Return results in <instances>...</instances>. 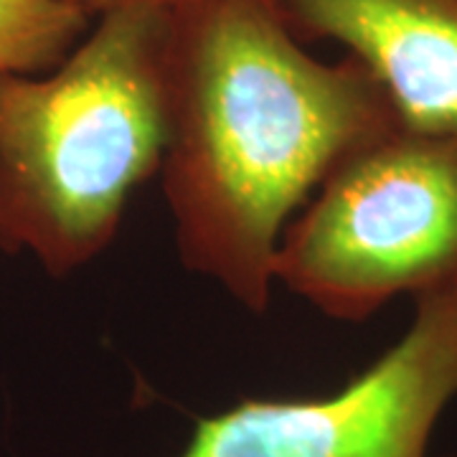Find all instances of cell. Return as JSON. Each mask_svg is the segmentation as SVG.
I'll list each match as a JSON object with an SVG mask.
<instances>
[{
	"label": "cell",
	"mask_w": 457,
	"mask_h": 457,
	"mask_svg": "<svg viewBox=\"0 0 457 457\" xmlns=\"http://www.w3.org/2000/svg\"><path fill=\"white\" fill-rule=\"evenodd\" d=\"M457 399V282L414 297L409 328L341 392L242 399L198 420L179 457H429Z\"/></svg>",
	"instance_id": "cell-4"
},
{
	"label": "cell",
	"mask_w": 457,
	"mask_h": 457,
	"mask_svg": "<svg viewBox=\"0 0 457 457\" xmlns=\"http://www.w3.org/2000/svg\"><path fill=\"white\" fill-rule=\"evenodd\" d=\"M87 29L89 13L69 0H0V77L59 66Z\"/></svg>",
	"instance_id": "cell-6"
},
{
	"label": "cell",
	"mask_w": 457,
	"mask_h": 457,
	"mask_svg": "<svg viewBox=\"0 0 457 457\" xmlns=\"http://www.w3.org/2000/svg\"><path fill=\"white\" fill-rule=\"evenodd\" d=\"M275 282L333 320L457 282V132L399 125L348 155L285 228Z\"/></svg>",
	"instance_id": "cell-3"
},
{
	"label": "cell",
	"mask_w": 457,
	"mask_h": 457,
	"mask_svg": "<svg viewBox=\"0 0 457 457\" xmlns=\"http://www.w3.org/2000/svg\"><path fill=\"white\" fill-rule=\"evenodd\" d=\"M71 5L82 8L84 13H104L110 8H117V5H130V3H158V5H176L180 0H69Z\"/></svg>",
	"instance_id": "cell-7"
},
{
	"label": "cell",
	"mask_w": 457,
	"mask_h": 457,
	"mask_svg": "<svg viewBox=\"0 0 457 457\" xmlns=\"http://www.w3.org/2000/svg\"><path fill=\"white\" fill-rule=\"evenodd\" d=\"M305 41H338L374 74L402 122L457 132V0H272Z\"/></svg>",
	"instance_id": "cell-5"
},
{
	"label": "cell",
	"mask_w": 457,
	"mask_h": 457,
	"mask_svg": "<svg viewBox=\"0 0 457 457\" xmlns=\"http://www.w3.org/2000/svg\"><path fill=\"white\" fill-rule=\"evenodd\" d=\"M404 125L356 56L320 62L272 0L170 5L163 191L180 262L264 315L287 224L363 145Z\"/></svg>",
	"instance_id": "cell-1"
},
{
	"label": "cell",
	"mask_w": 457,
	"mask_h": 457,
	"mask_svg": "<svg viewBox=\"0 0 457 457\" xmlns=\"http://www.w3.org/2000/svg\"><path fill=\"white\" fill-rule=\"evenodd\" d=\"M170 5L130 3L44 74L0 77V252L51 278L112 245L168 143Z\"/></svg>",
	"instance_id": "cell-2"
}]
</instances>
